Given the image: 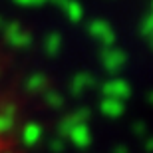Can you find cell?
<instances>
[{"label":"cell","mask_w":153,"mask_h":153,"mask_svg":"<svg viewBox=\"0 0 153 153\" xmlns=\"http://www.w3.org/2000/svg\"><path fill=\"white\" fill-rule=\"evenodd\" d=\"M88 32H90V36L102 46L103 50L115 46V32L105 20H91L90 26H88Z\"/></svg>","instance_id":"obj_1"},{"label":"cell","mask_w":153,"mask_h":153,"mask_svg":"<svg viewBox=\"0 0 153 153\" xmlns=\"http://www.w3.org/2000/svg\"><path fill=\"white\" fill-rule=\"evenodd\" d=\"M2 34H4L6 42L14 48H30V44H32V34L26 32L18 22H6Z\"/></svg>","instance_id":"obj_2"},{"label":"cell","mask_w":153,"mask_h":153,"mask_svg":"<svg viewBox=\"0 0 153 153\" xmlns=\"http://www.w3.org/2000/svg\"><path fill=\"white\" fill-rule=\"evenodd\" d=\"M127 62V54H125L121 48L114 46V48H105L102 52V64L108 72H117L121 70Z\"/></svg>","instance_id":"obj_3"},{"label":"cell","mask_w":153,"mask_h":153,"mask_svg":"<svg viewBox=\"0 0 153 153\" xmlns=\"http://www.w3.org/2000/svg\"><path fill=\"white\" fill-rule=\"evenodd\" d=\"M60 8L64 10V14H66L68 20H72V22H79V20L84 18V8H82V4H79L78 0H66Z\"/></svg>","instance_id":"obj_4"},{"label":"cell","mask_w":153,"mask_h":153,"mask_svg":"<svg viewBox=\"0 0 153 153\" xmlns=\"http://www.w3.org/2000/svg\"><path fill=\"white\" fill-rule=\"evenodd\" d=\"M62 50V36L58 32H52L44 38V52L48 56H58V52Z\"/></svg>","instance_id":"obj_5"},{"label":"cell","mask_w":153,"mask_h":153,"mask_svg":"<svg viewBox=\"0 0 153 153\" xmlns=\"http://www.w3.org/2000/svg\"><path fill=\"white\" fill-rule=\"evenodd\" d=\"M103 91L105 94H109V96H127L129 94V85L125 84L123 79H111V82H108V84L103 85Z\"/></svg>","instance_id":"obj_6"},{"label":"cell","mask_w":153,"mask_h":153,"mask_svg":"<svg viewBox=\"0 0 153 153\" xmlns=\"http://www.w3.org/2000/svg\"><path fill=\"white\" fill-rule=\"evenodd\" d=\"M139 30H141V36H143V38H147V42L151 44V48H153V14L143 16L141 24H139Z\"/></svg>","instance_id":"obj_7"},{"label":"cell","mask_w":153,"mask_h":153,"mask_svg":"<svg viewBox=\"0 0 153 153\" xmlns=\"http://www.w3.org/2000/svg\"><path fill=\"white\" fill-rule=\"evenodd\" d=\"M91 79H94V78H91L90 74H78L74 78V82H72V88H74L76 94H79L82 90H85V88L91 84Z\"/></svg>","instance_id":"obj_8"},{"label":"cell","mask_w":153,"mask_h":153,"mask_svg":"<svg viewBox=\"0 0 153 153\" xmlns=\"http://www.w3.org/2000/svg\"><path fill=\"white\" fill-rule=\"evenodd\" d=\"M44 84H46V78L42 74H32L30 79L26 82V88H28L30 91H36V90H40V88H44Z\"/></svg>","instance_id":"obj_9"},{"label":"cell","mask_w":153,"mask_h":153,"mask_svg":"<svg viewBox=\"0 0 153 153\" xmlns=\"http://www.w3.org/2000/svg\"><path fill=\"white\" fill-rule=\"evenodd\" d=\"M14 2H18V4H22V6H42L48 0H14Z\"/></svg>","instance_id":"obj_10"},{"label":"cell","mask_w":153,"mask_h":153,"mask_svg":"<svg viewBox=\"0 0 153 153\" xmlns=\"http://www.w3.org/2000/svg\"><path fill=\"white\" fill-rule=\"evenodd\" d=\"M4 135V133H0V137ZM0 153H14V151H10V149H6V147H0Z\"/></svg>","instance_id":"obj_11"},{"label":"cell","mask_w":153,"mask_h":153,"mask_svg":"<svg viewBox=\"0 0 153 153\" xmlns=\"http://www.w3.org/2000/svg\"><path fill=\"white\" fill-rule=\"evenodd\" d=\"M4 26H6V20H4V18H0V30H4Z\"/></svg>","instance_id":"obj_12"},{"label":"cell","mask_w":153,"mask_h":153,"mask_svg":"<svg viewBox=\"0 0 153 153\" xmlns=\"http://www.w3.org/2000/svg\"><path fill=\"white\" fill-rule=\"evenodd\" d=\"M149 14H153V0H151V8H149Z\"/></svg>","instance_id":"obj_13"}]
</instances>
